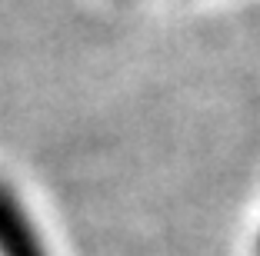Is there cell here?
<instances>
[{"mask_svg": "<svg viewBox=\"0 0 260 256\" xmlns=\"http://www.w3.org/2000/svg\"><path fill=\"white\" fill-rule=\"evenodd\" d=\"M0 256H47L34 223L4 187H0Z\"/></svg>", "mask_w": 260, "mask_h": 256, "instance_id": "6da1fadb", "label": "cell"}, {"mask_svg": "<svg viewBox=\"0 0 260 256\" xmlns=\"http://www.w3.org/2000/svg\"><path fill=\"white\" fill-rule=\"evenodd\" d=\"M257 256H260V236H257Z\"/></svg>", "mask_w": 260, "mask_h": 256, "instance_id": "7a4b0ae2", "label": "cell"}]
</instances>
